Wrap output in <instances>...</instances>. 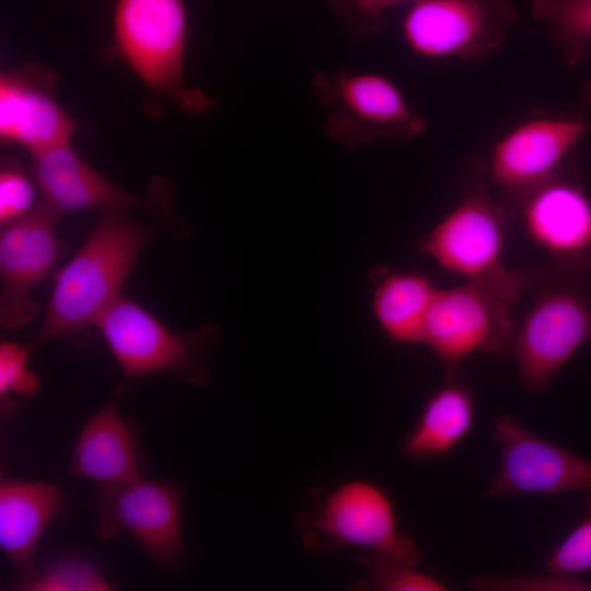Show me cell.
Returning <instances> with one entry per match:
<instances>
[{
  "mask_svg": "<svg viewBox=\"0 0 591 591\" xmlns=\"http://www.w3.org/2000/svg\"><path fill=\"white\" fill-rule=\"evenodd\" d=\"M157 231L127 215L104 211L73 257L56 274L48 309L31 348L49 338L84 346L103 312L121 293Z\"/></svg>",
  "mask_w": 591,
  "mask_h": 591,
  "instance_id": "6da1fadb",
  "label": "cell"
},
{
  "mask_svg": "<svg viewBox=\"0 0 591 591\" xmlns=\"http://www.w3.org/2000/svg\"><path fill=\"white\" fill-rule=\"evenodd\" d=\"M530 309L510 348L524 386L547 389L565 363L591 344V266L551 262L528 273Z\"/></svg>",
  "mask_w": 591,
  "mask_h": 591,
  "instance_id": "7a4b0ae2",
  "label": "cell"
},
{
  "mask_svg": "<svg viewBox=\"0 0 591 591\" xmlns=\"http://www.w3.org/2000/svg\"><path fill=\"white\" fill-rule=\"evenodd\" d=\"M529 269L501 266L462 285L438 289L429 309L424 344L441 360L445 381L471 354L510 352L515 335L512 308L528 287Z\"/></svg>",
  "mask_w": 591,
  "mask_h": 591,
  "instance_id": "3957f363",
  "label": "cell"
},
{
  "mask_svg": "<svg viewBox=\"0 0 591 591\" xmlns=\"http://www.w3.org/2000/svg\"><path fill=\"white\" fill-rule=\"evenodd\" d=\"M294 528L310 553L358 547L409 566H417L420 559L416 542L398 530L389 494L366 479L310 491L294 518Z\"/></svg>",
  "mask_w": 591,
  "mask_h": 591,
  "instance_id": "277c9868",
  "label": "cell"
},
{
  "mask_svg": "<svg viewBox=\"0 0 591 591\" xmlns=\"http://www.w3.org/2000/svg\"><path fill=\"white\" fill-rule=\"evenodd\" d=\"M95 331L127 378L171 374L194 386L209 383L207 361L221 340L216 325L174 333L123 294L103 312Z\"/></svg>",
  "mask_w": 591,
  "mask_h": 591,
  "instance_id": "5b68a950",
  "label": "cell"
},
{
  "mask_svg": "<svg viewBox=\"0 0 591 591\" xmlns=\"http://www.w3.org/2000/svg\"><path fill=\"white\" fill-rule=\"evenodd\" d=\"M187 25L183 0H117L114 34L121 57L151 91L202 114L212 100L184 82Z\"/></svg>",
  "mask_w": 591,
  "mask_h": 591,
  "instance_id": "8992f818",
  "label": "cell"
},
{
  "mask_svg": "<svg viewBox=\"0 0 591 591\" xmlns=\"http://www.w3.org/2000/svg\"><path fill=\"white\" fill-rule=\"evenodd\" d=\"M326 109L325 130L336 142L358 147L380 140H408L427 130L426 118L389 77L347 69L318 71L312 79Z\"/></svg>",
  "mask_w": 591,
  "mask_h": 591,
  "instance_id": "52a82bcc",
  "label": "cell"
},
{
  "mask_svg": "<svg viewBox=\"0 0 591 591\" xmlns=\"http://www.w3.org/2000/svg\"><path fill=\"white\" fill-rule=\"evenodd\" d=\"M515 16L508 0H419L404 15L402 35L420 58L474 62L500 47Z\"/></svg>",
  "mask_w": 591,
  "mask_h": 591,
  "instance_id": "ba28073f",
  "label": "cell"
},
{
  "mask_svg": "<svg viewBox=\"0 0 591 591\" xmlns=\"http://www.w3.org/2000/svg\"><path fill=\"white\" fill-rule=\"evenodd\" d=\"M494 440L500 459L485 498L591 494V460L537 436L512 415L495 419Z\"/></svg>",
  "mask_w": 591,
  "mask_h": 591,
  "instance_id": "9c48e42d",
  "label": "cell"
},
{
  "mask_svg": "<svg viewBox=\"0 0 591 591\" xmlns=\"http://www.w3.org/2000/svg\"><path fill=\"white\" fill-rule=\"evenodd\" d=\"M97 523L104 540L127 532L162 567L182 559V495L173 483L138 477L102 487Z\"/></svg>",
  "mask_w": 591,
  "mask_h": 591,
  "instance_id": "30bf717a",
  "label": "cell"
},
{
  "mask_svg": "<svg viewBox=\"0 0 591 591\" xmlns=\"http://www.w3.org/2000/svg\"><path fill=\"white\" fill-rule=\"evenodd\" d=\"M482 182L466 183L457 204L418 241L419 253L465 279L503 266L507 212Z\"/></svg>",
  "mask_w": 591,
  "mask_h": 591,
  "instance_id": "8fae6325",
  "label": "cell"
},
{
  "mask_svg": "<svg viewBox=\"0 0 591 591\" xmlns=\"http://www.w3.org/2000/svg\"><path fill=\"white\" fill-rule=\"evenodd\" d=\"M588 127L584 117L577 115L531 118L514 126L491 149V183L519 205L558 176L561 163Z\"/></svg>",
  "mask_w": 591,
  "mask_h": 591,
  "instance_id": "7c38bea8",
  "label": "cell"
},
{
  "mask_svg": "<svg viewBox=\"0 0 591 591\" xmlns=\"http://www.w3.org/2000/svg\"><path fill=\"white\" fill-rule=\"evenodd\" d=\"M58 217L40 202L23 217L1 225L0 324L4 328H19L40 311L32 291L62 254L63 244L55 232Z\"/></svg>",
  "mask_w": 591,
  "mask_h": 591,
  "instance_id": "4fadbf2b",
  "label": "cell"
},
{
  "mask_svg": "<svg viewBox=\"0 0 591 591\" xmlns=\"http://www.w3.org/2000/svg\"><path fill=\"white\" fill-rule=\"evenodd\" d=\"M42 204L58 216L82 210L140 209L171 216L162 200L128 193L88 163L70 142L32 154Z\"/></svg>",
  "mask_w": 591,
  "mask_h": 591,
  "instance_id": "5bb4252c",
  "label": "cell"
},
{
  "mask_svg": "<svg viewBox=\"0 0 591 591\" xmlns=\"http://www.w3.org/2000/svg\"><path fill=\"white\" fill-rule=\"evenodd\" d=\"M524 232L554 263L591 266V198L556 176L520 204Z\"/></svg>",
  "mask_w": 591,
  "mask_h": 591,
  "instance_id": "9a60e30c",
  "label": "cell"
},
{
  "mask_svg": "<svg viewBox=\"0 0 591 591\" xmlns=\"http://www.w3.org/2000/svg\"><path fill=\"white\" fill-rule=\"evenodd\" d=\"M55 76L46 70L23 69L0 79V137L32 154L68 143L77 121L54 95Z\"/></svg>",
  "mask_w": 591,
  "mask_h": 591,
  "instance_id": "2e32d148",
  "label": "cell"
},
{
  "mask_svg": "<svg viewBox=\"0 0 591 591\" xmlns=\"http://www.w3.org/2000/svg\"><path fill=\"white\" fill-rule=\"evenodd\" d=\"M141 472L131 430L113 401L83 428L67 475L91 479L102 488L141 477Z\"/></svg>",
  "mask_w": 591,
  "mask_h": 591,
  "instance_id": "e0dca14e",
  "label": "cell"
},
{
  "mask_svg": "<svg viewBox=\"0 0 591 591\" xmlns=\"http://www.w3.org/2000/svg\"><path fill=\"white\" fill-rule=\"evenodd\" d=\"M63 500L61 489L50 483L1 480L0 546L21 573L30 572L35 547Z\"/></svg>",
  "mask_w": 591,
  "mask_h": 591,
  "instance_id": "ac0fdd59",
  "label": "cell"
},
{
  "mask_svg": "<svg viewBox=\"0 0 591 591\" xmlns=\"http://www.w3.org/2000/svg\"><path fill=\"white\" fill-rule=\"evenodd\" d=\"M474 420L473 394L454 379L448 380L426 401L416 425L403 441V451L416 460L445 455L465 439Z\"/></svg>",
  "mask_w": 591,
  "mask_h": 591,
  "instance_id": "d6986e66",
  "label": "cell"
},
{
  "mask_svg": "<svg viewBox=\"0 0 591 591\" xmlns=\"http://www.w3.org/2000/svg\"><path fill=\"white\" fill-rule=\"evenodd\" d=\"M437 291L420 274L380 270L372 309L381 329L394 341L424 344L425 323Z\"/></svg>",
  "mask_w": 591,
  "mask_h": 591,
  "instance_id": "ffe728a7",
  "label": "cell"
},
{
  "mask_svg": "<svg viewBox=\"0 0 591 591\" xmlns=\"http://www.w3.org/2000/svg\"><path fill=\"white\" fill-rule=\"evenodd\" d=\"M531 10L537 21L548 26L567 65H577L588 56L591 0H531Z\"/></svg>",
  "mask_w": 591,
  "mask_h": 591,
  "instance_id": "44dd1931",
  "label": "cell"
},
{
  "mask_svg": "<svg viewBox=\"0 0 591 591\" xmlns=\"http://www.w3.org/2000/svg\"><path fill=\"white\" fill-rule=\"evenodd\" d=\"M359 561L366 579L356 583V589L379 591H445L449 590L438 578L409 566L371 553H363Z\"/></svg>",
  "mask_w": 591,
  "mask_h": 591,
  "instance_id": "7402d4cb",
  "label": "cell"
},
{
  "mask_svg": "<svg viewBox=\"0 0 591 591\" xmlns=\"http://www.w3.org/2000/svg\"><path fill=\"white\" fill-rule=\"evenodd\" d=\"M24 589L32 591H107L112 584L89 563L67 559L31 578Z\"/></svg>",
  "mask_w": 591,
  "mask_h": 591,
  "instance_id": "603a6c76",
  "label": "cell"
},
{
  "mask_svg": "<svg viewBox=\"0 0 591 591\" xmlns=\"http://www.w3.org/2000/svg\"><path fill=\"white\" fill-rule=\"evenodd\" d=\"M417 1L419 0H329L328 7L349 37L360 43L383 28L387 10Z\"/></svg>",
  "mask_w": 591,
  "mask_h": 591,
  "instance_id": "cb8c5ba5",
  "label": "cell"
},
{
  "mask_svg": "<svg viewBox=\"0 0 591 591\" xmlns=\"http://www.w3.org/2000/svg\"><path fill=\"white\" fill-rule=\"evenodd\" d=\"M31 349L11 340L0 344V401L4 416L13 412L10 394L30 396L39 387L38 376L27 369Z\"/></svg>",
  "mask_w": 591,
  "mask_h": 591,
  "instance_id": "d4e9b609",
  "label": "cell"
},
{
  "mask_svg": "<svg viewBox=\"0 0 591 591\" xmlns=\"http://www.w3.org/2000/svg\"><path fill=\"white\" fill-rule=\"evenodd\" d=\"M587 517L549 553L545 572L578 575L591 570V494Z\"/></svg>",
  "mask_w": 591,
  "mask_h": 591,
  "instance_id": "484cf974",
  "label": "cell"
},
{
  "mask_svg": "<svg viewBox=\"0 0 591 591\" xmlns=\"http://www.w3.org/2000/svg\"><path fill=\"white\" fill-rule=\"evenodd\" d=\"M475 590L482 591H591V582L577 575L547 572L546 576L493 577L483 573L472 578Z\"/></svg>",
  "mask_w": 591,
  "mask_h": 591,
  "instance_id": "4316f807",
  "label": "cell"
},
{
  "mask_svg": "<svg viewBox=\"0 0 591 591\" xmlns=\"http://www.w3.org/2000/svg\"><path fill=\"white\" fill-rule=\"evenodd\" d=\"M35 190L32 181L14 165H5L0 173L1 225L28 213L34 207Z\"/></svg>",
  "mask_w": 591,
  "mask_h": 591,
  "instance_id": "83f0119b",
  "label": "cell"
},
{
  "mask_svg": "<svg viewBox=\"0 0 591 591\" xmlns=\"http://www.w3.org/2000/svg\"><path fill=\"white\" fill-rule=\"evenodd\" d=\"M582 101H583L584 106L591 107V83H588L586 85Z\"/></svg>",
  "mask_w": 591,
  "mask_h": 591,
  "instance_id": "f1b7e54d",
  "label": "cell"
}]
</instances>
